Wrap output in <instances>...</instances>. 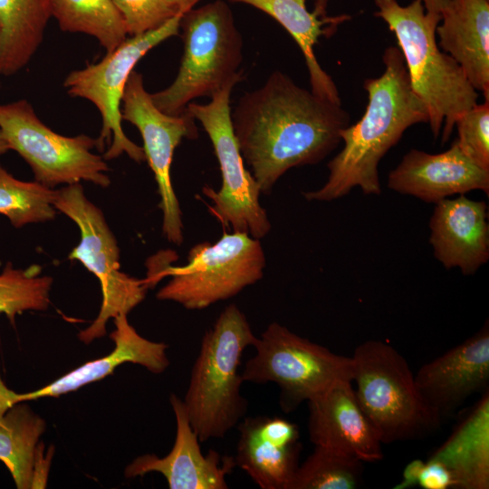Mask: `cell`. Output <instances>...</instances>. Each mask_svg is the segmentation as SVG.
Wrapping results in <instances>:
<instances>
[{"label": "cell", "instance_id": "obj_26", "mask_svg": "<svg viewBox=\"0 0 489 489\" xmlns=\"http://www.w3.org/2000/svg\"><path fill=\"white\" fill-rule=\"evenodd\" d=\"M51 13L63 32L94 37L110 53L129 36L111 0H50Z\"/></svg>", "mask_w": 489, "mask_h": 489}, {"label": "cell", "instance_id": "obj_20", "mask_svg": "<svg viewBox=\"0 0 489 489\" xmlns=\"http://www.w3.org/2000/svg\"><path fill=\"white\" fill-rule=\"evenodd\" d=\"M440 15L438 46L489 100V0H449Z\"/></svg>", "mask_w": 489, "mask_h": 489}, {"label": "cell", "instance_id": "obj_38", "mask_svg": "<svg viewBox=\"0 0 489 489\" xmlns=\"http://www.w3.org/2000/svg\"><path fill=\"white\" fill-rule=\"evenodd\" d=\"M0 86H1V81H0Z\"/></svg>", "mask_w": 489, "mask_h": 489}, {"label": "cell", "instance_id": "obj_6", "mask_svg": "<svg viewBox=\"0 0 489 489\" xmlns=\"http://www.w3.org/2000/svg\"><path fill=\"white\" fill-rule=\"evenodd\" d=\"M351 360L356 398L382 445L419 438L441 426L442 419L421 396L408 361L391 345L366 340Z\"/></svg>", "mask_w": 489, "mask_h": 489}, {"label": "cell", "instance_id": "obj_35", "mask_svg": "<svg viewBox=\"0 0 489 489\" xmlns=\"http://www.w3.org/2000/svg\"><path fill=\"white\" fill-rule=\"evenodd\" d=\"M427 12L441 14L449 0H421Z\"/></svg>", "mask_w": 489, "mask_h": 489}, {"label": "cell", "instance_id": "obj_4", "mask_svg": "<svg viewBox=\"0 0 489 489\" xmlns=\"http://www.w3.org/2000/svg\"><path fill=\"white\" fill-rule=\"evenodd\" d=\"M256 339L235 304L226 306L205 332L182 399L201 443L224 437L244 418L247 401L241 395L239 367L243 352Z\"/></svg>", "mask_w": 489, "mask_h": 489}, {"label": "cell", "instance_id": "obj_32", "mask_svg": "<svg viewBox=\"0 0 489 489\" xmlns=\"http://www.w3.org/2000/svg\"><path fill=\"white\" fill-rule=\"evenodd\" d=\"M417 484L425 489H447L454 487V481L442 463L429 458L420 470Z\"/></svg>", "mask_w": 489, "mask_h": 489}, {"label": "cell", "instance_id": "obj_27", "mask_svg": "<svg viewBox=\"0 0 489 489\" xmlns=\"http://www.w3.org/2000/svg\"><path fill=\"white\" fill-rule=\"evenodd\" d=\"M314 446L299 465L288 489H355L360 485L363 462L340 451Z\"/></svg>", "mask_w": 489, "mask_h": 489}, {"label": "cell", "instance_id": "obj_8", "mask_svg": "<svg viewBox=\"0 0 489 489\" xmlns=\"http://www.w3.org/2000/svg\"><path fill=\"white\" fill-rule=\"evenodd\" d=\"M253 347L255 354L245 362L242 379L275 383L280 407L285 412L340 382H352L351 357L333 353L278 322L270 323Z\"/></svg>", "mask_w": 489, "mask_h": 489}, {"label": "cell", "instance_id": "obj_34", "mask_svg": "<svg viewBox=\"0 0 489 489\" xmlns=\"http://www.w3.org/2000/svg\"><path fill=\"white\" fill-rule=\"evenodd\" d=\"M167 3L178 14H184L192 8L200 0H166Z\"/></svg>", "mask_w": 489, "mask_h": 489}, {"label": "cell", "instance_id": "obj_11", "mask_svg": "<svg viewBox=\"0 0 489 489\" xmlns=\"http://www.w3.org/2000/svg\"><path fill=\"white\" fill-rule=\"evenodd\" d=\"M236 83H227L206 104L190 102L186 110L202 124L219 163L221 187L217 191L210 187L203 188L213 203L212 213L233 232L246 233L260 240L270 232L271 223L260 204V187L244 168L234 133L230 96Z\"/></svg>", "mask_w": 489, "mask_h": 489}, {"label": "cell", "instance_id": "obj_25", "mask_svg": "<svg viewBox=\"0 0 489 489\" xmlns=\"http://www.w3.org/2000/svg\"><path fill=\"white\" fill-rule=\"evenodd\" d=\"M44 430L43 419L24 401L18 402L17 393L0 401V461L19 489L32 488L39 439Z\"/></svg>", "mask_w": 489, "mask_h": 489}, {"label": "cell", "instance_id": "obj_21", "mask_svg": "<svg viewBox=\"0 0 489 489\" xmlns=\"http://www.w3.org/2000/svg\"><path fill=\"white\" fill-rule=\"evenodd\" d=\"M114 323L116 329L110 338L115 348L110 354L88 361L37 390L17 394L18 402L59 397L74 391L112 374L118 366L126 362L143 366L155 374L167 369L169 365L167 344L140 336L129 324L127 314L121 313L115 317Z\"/></svg>", "mask_w": 489, "mask_h": 489}, {"label": "cell", "instance_id": "obj_30", "mask_svg": "<svg viewBox=\"0 0 489 489\" xmlns=\"http://www.w3.org/2000/svg\"><path fill=\"white\" fill-rule=\"evenodd\" d=\"M461 149L474 161L489 169V100L462 113L455 123Z\"/></svg>", "mask_w": 489, "mask_h": 489}, {"label": "cell", "instance_id": "obj_22", "mask_svg": "<svg viewBox=\"0 0 489 489\" xmlns=\"http://www.w3.org/2000/svg\"><path fill=\"white\" fill-rule=\"evenodd\" d=\"M249 5L276 20L301 49L309 72L311 91L321 99L341 103L332 78L321 68L314 53L321 36L333 34L348 14H327V0H318L315 9H307L306 0H231Z\"/></svg>", "mask_w": 489, "mask_h": 489}, {"label": "cell", "instance_id": "obj_17", "mask_svg": "<svg viewBox=\"0 0 489 489\" xmlns=\"http://www.w3.org/2000/svg\"><path fill=\"white\" fill-rule=\"evenodd\" d=\"M351 384L340 382L307 402L309 438L314 446L343 452L363 463L378 462L384 457L382 443Z\"/></svg>", "mask_w": 489, "mask_h": 489}, {"label": "cell", "instance_id": "obj_24", "mask_svg": "<svg viewBox=\"0 0 489 489\" xmlns=\"http://www.w3.org/2000/svg\"><path fill=\"white\" fill-rule=\"evenodd\" d=\"M51 17L50 0H0V76L29 63Z\"/></svg>", "mask_w": 489, "mask_h": 489}, {"label": "cell", "instance_id": "obj_29", "mask_svg": "<svg viewBox=\"0 0 489 489\" xmlns=\"http://www.w3.org/2000/svg\"><path fill=\"white\" fill-rule=\"evenodd\" d=\"M40 273L39 265L14 269L8 263L0 273V314H5L13 324L16 315L24 312L48 308L53 279Z\"/></svg>", "mask_w": 489, "mask_h": 489}, {"label": "cell", "instance_id": "obj_18", "mask_svg": "<svg viewBox=\"0 0 489 489\" xmlns=\"http://www.w3.org/2000/svg\"><path fill=\"white\" fill-rule=\"evenodd\" d=\"M235 465L262 489H288L299 466L298 426L278 417H246L236 426Z\"/></svg>", "mask_w": 489, "mask_h": 489}, {"label": "cell", "instance_id": "obj_16", "mask_svg": "<svg viewBox=\"0 0 489 489\" xmlns=\"http://www.w3.org/2000/svg\"><path fill=\"white\" fill-rule=\"evenodd\" d=\"M388 187L436 204L449 196L472 190L488 195L489 169L474 161L455 139L447 150L438 154L410 149L390 171Z\"/></svg>", "mask_w": 489, "mask_h": 489}, {"label": "cell", "instance_id": "obj_5", "mask_svg": "<svg viewBox=\"0 0 489 489\" xmlns=\"http://www.w3.org/2000/svg\"><path fill=\"white\" fill-rule=\"evenodd\" d=\"M184 53L178 72L166 89L150 93L163 113L178 116L199 97L212 95L243 73V39L229 5L216 0L184 13L179 22Z\"/></svg>", "mask_w": 489, "mask_h": 489}, {"label": "cell", "instance_id": "obj_9", "mask_svg": "<svg viewBox=\"0 0 489 489\" xmlns=\"http://www.w3.org/2000/svg\"><path fill=\"white\" fill-rule=\"evenodd\" d=\"M55 209L70 217L79 227L81 241L69 254L80 261L100 281L102 292L101 311L93 322L78 334L90 343L106 334L111 318L129 314L146 296L144 280L120 272V249L102 212L84 195L80 183L55 190Z\"/></svg>", "mask_w": 489, "mask_h": 489}, {"label": "cell", "instance_id": "obj_37", "mask_svg": "<svg viewBox=\"0 0 489 489\" xmlns=\"http://www.w3.org/2000/svg\"><path fill=\"white\" fill-rule=\"evenodd\" d=\"M10 149V147L5 139L2 131L0 130V156L5 154L6 151Z\"/></svg>", "mask_w": 489, "mask_h": 489}, {"label": "cell", "instance_id": "obj_12", "mask_svg": "<svg viewBox=\"0 0 489 489\" xmlns=\"http://www.w3.org/2000/svg\"><path fill=\"white\" fill-rule=\"evenodd\" d=\"M181 14L161 27L143 34L128 36L116 49L98 62L71 72L63 82L67 93L91 101L100 111L102 126L97 147L104 153V159H113L126 153L136 162L146 160L142 147L135 144L125 134L121 126V101L128 79L138 62L155 46L179 34Z\"/></svg>", "mask_w": 489, "mask_h": 489}, {"label": "cell", "instance_id": "obj_36", "mask_svg": "<svg viewBox=\"0 0 489 489\" xmlns=\"http://www.w3.org/2000/svg\"><path fill=\"white\" fill-rule=\"evenodd\" d=\"M14 391L9 389L6 385L5 384L4 380L1 378L0 374V401L4 398L13 395Z\"/></svg>", "mask_w": 489, "mask_h": 489}, {"label": "cell", "instance_id": "obj_2", "mask_svg": "<svg viewBox=\"0 0 489 489\" xmlns=\"http://www.w3.org/2000/svg\"><path fill=\"white\" fill-rule=\"evenodd\" d=\"M382 61L384 72L364 81L368 103L363 116L340 131L343 148L327 165L326 183L303 193L308 201L335 200L356 187L365 195H379L381 158L409 127L427 123V110L412 90L399 48H386Z\"/></svg>", "mask_w": 489, "mask_h": 489}, {"label": "cell", "instance_id": "obj_23", "mask_svg": "<svg viewBox=\"0 0 489 489\" xmlns=\"http://www.w3.org/2000/svg\"><path fill=\"white\" fill-rule=\"evenodd\" d=\"M450 472L455 489L489 488V392L430 456Z\"/></svg>", "mask_w": 489, "mask_h": 489}, {"label": "cell", "instance_id": "obj_10", "mask_svg": "<svg viewBox=\"0 0 489 489\" xmlns=\"http://www.w3.org/2000/svg\"><path fill=\"white\" fill-rule=\"evenodd\" d=\"M0 130L10 149L30 166L35 181L47 187L81 180L101 187L110 184L104 158L91 151L97 147V139L54 132L37 117L25 99L0 103Z\"/></svg>", "mask_w": 489, "mask_h": 489}, {"label": "cell", "instance_id": "obj_33", "mask_svg": "<svg viewBox=\"0 0 489 489\" xmlns=\"http://www.w3.org/2000/svg\"><path fill=\"white\" fill-rule=\"evenodd\" d=\"M423 465L424 462L421 460H415L408 464L404 470L403 481L399 484L398 488H407L417 484Z\"/></svg>", "mask_w": 489, "mask_h": 489}, {"label": "cell", "instance_id": "obj_14", "mask_svg": "<svg viewBox=\"0 0 489 489\" xmlns=\"http://www.w3.org/2000/svg\"><path fill=\"white\" fill-rule=\"evenodd\" d=\"M426 403L443 420L470 396L488 390L489 327L424 364L416 373Z\"/></svg>", "mask_w": 489, "mask_h": 489}, {"label": "cell", "instance_id": "obj_31", "mask_svg": "<svg viewBox=\"0 0 489 489\" xmlns=\"http://www.w3.org/2000/svg\"><path fill=\"white\" fill-rule=\"evenodd\" d=\"M111 1L123 18L129 36L156 30L179 14L166 0Z\"/></svg>", "mask_w": 489, "mask_h": 489}, {"label": "cell", "instance_id": "obj_3", "mask_svg": "<svg viewBox=\"0 0 489 489\" xmlns=\"http://www.w3.org/2000/svg\"><path fill=\"white\" fill-rule=\"evenodd\" d=\"M375 15L393 32L410 85L427 112V123L442 144L450 138L457 118L477 104L478 91L460 65L436 41L440 14L427 12L421 0L403 6L397 0H375Z\"/></svg>", "mask_w": 489, "mask_h": 489}, {"label": "cell", "instance_id": "obj_19", "mask_svg": "<svg viewBox=\"0 0 489 489\" xmlns=\"http://www.w3.org/2000/svg\"><path fill=\"white\" fill-rule=\"evenodd\" d=\"M429 226L436 258L446 268L474 274L489 259V224L484 201L465 195L436 203Z\"/></svg>", "mask_w": 489, "mask_h": 489}, {"label": "cell", "instance_id": "obj_28", "mask_svg": "<svg viewBox=\"0 0 489 489\" xmlns=\"http://www.w3.org/2000/svg\"><path fill=\"white\" fill-rule=\"evenodd\" d=\"M54 196L55 190L36 181L19 180L0 165V214L15 227L53 219Z\"/></svg>", "mask_w": 489, "mask_h": 489}, {"label": "cell", "instance_id": "obj_1", "mask_svg": "<svg viewBox=\"0 0 489 489\" xmlns=\"http://www.w3.org/2000/svg\"><path fill=\"white\" fill-rule=\"evenodd\" d=\"M231 118L243 160L264 194L290 168L325 158L350 122L341 103L320 98L280 71L245 92Z\"/></svg>", "mask_w": 489, "mask_h": 489}, {"label": "cell", "instance_id": "obj_15", "mask_svg": "<svg viewBox=\"0 0 489 489\" xmlns=\"http://www.w3.org/2000/svg\"><path fill=\"white\" fill-rule=\"evenodd\" d=\"M177 424L176 439L164 457L148 454L135 458L125 469L128 478L160 473L170 489H226L225 477L235 465L233 456L215 450L204 455L193 430L183 400L175 394L169 398Z\"/></svg>", "mask_w": 489, "mask_h": 489}, {"label": "cell", "instance_id": "obj_13", "mask_svg": "<svg viewBox=\"0 0 489 489\" xmlns=\"http://www.w3.org/2000/svg\"><path fill=\"white\" fill-rule=\"evenodd\" d=\"M121 118L134 125L143 139L146 160L154 173L163 213L162 232L175 244L183 242L182 213L170 169L176 148L183 138L196 139L195 119L186 110L178 116L163 113L144 86L141 73L132 71L121 101Z\"/></svg>", "mask_w": 489, "mask_h": 489}, {"label": "cell", "instance_id": "obj_7", "mask_svg": "<svg viewBox=\"0 0 489 489\" xmlns=\"http://www.w3.org/2000/svg\"><path fill=\"white\" fill-rule=\"evenodd\" d=\"M266 259L259 239L246 233H225L214 243L193 246L183 266H168L149 273V288L164 276H171L157 293L187 310H202L238 294L262 279Z\"/></svg>", "mask_w": 489, "mask_h": 489}]
</instances>
